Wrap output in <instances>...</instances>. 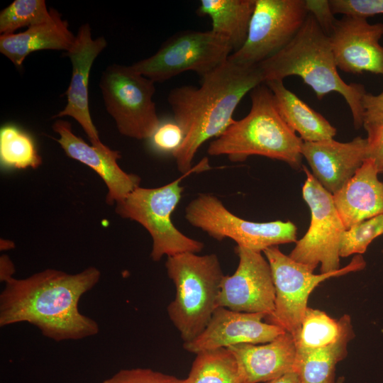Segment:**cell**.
Masks as SVG:
<instances>
[{"instance_id": "cell-6", "label": "cell", "mask_w": 383, "mask_h": 383, "mask_svg": "<svg viewBox=\"0 0 383 383\" xmlns=\"http://www.w3.org/2000/svg\"><path fill=\"white\" fill-rule=\"evenodd\" d=\"M209 168L205 158L170 183L157 188L138 187L116 204L115 211L118 216L140 223L150 235L152 240L150 257L153 261H160L165 255L199 253L204 249L202 242L187 236L175 227L171 215L182 198V179L192 173Z\"/></svg>"}, {"instance_id": "cell-22", "label": "cell", "mask_w": 383, "mask_h": 383, "mask_svg": "<svg viewBox=\"0 0 383 383\" xmlns=\"http://www.w3.org/2000/svg\"><path fill=\"white\" fill-rule=\"evenodd\" d=\"M272 93L277 109L289 128L304 142L333 139L336 129L318 112L284 86L282 80L265 82Z\"/></svg>"}, {"instance_id": "cell-26", "label": "cell", "mask_w": 383, "mask_h": 383, "mask_svg": "<svg viewBox=\"0 0 383 383\" xmlns=\"http://www.w3.org/2000/svg\"><path fill=\"white\" fill-rule=\"evenodd\" d=\"M196 355L187 383H241L238 362L228 348L204 350Z\"/></svg>"}, {"instance_id": "cell-19", "label": "cell", "mask_w": 383, "mask_h": 383, "mask_svg": "<svg viewBox=\"0 0 383 383\" xmlns=\"http://www.w3.org/2000/svg\"><path fill=\"white\" fill-rule=\"evenodd\" d=\"M227 348L238 362L241 383L267 382L294 370L296 348L293 335L287 331L265 343Z\"/></svg>"}, {"instance_id": "cell-24", "label": "cell", "mask_w": 383, "mask_h": 383, "mask_svg": "<svg viewBox=\"0 0 383 383\" xmlns=\"http://www.w3.org/2000/svg\"><path fill=\"white\" fill-rule=\"evenodd\" d=\"M355 337L352 323L341 337L328 346L296 350L294 370L301 383H335L336 365L346 357L348 344Z\"/></svg>"}, {"instance_id": "cell-17", "label": "cell", "mask_w": 383, "mask_h": 383, "mask_svg": "<svg viewBox=\"0 0 383 383\" xmlns=\"http://www.w3.org/2000/svg\"><path fill=\"white\" fill-rule=\"evenodd\" d=\"M52 130L58 134L56 140L67 156L90 167L104 181L108 189L107 204L113 205L121 201L140 187V178L124 172L118 165V160L121 157L119 152L111 149L104 151L87 144L73 133L67 121L57 120Z\"/></svg>"}, {"instance_id": "cell-39", "label": "cell", "mask_w": 383, "mask_h": 383, "mask_svg": "<svg viewBox=\"0 0 383 383\" xmlns=\"http://www.w3.org/2000/svg\"><path fill=\"white\" fill-rule=\"evenodd\" d=\"M335 383H345V379L343 377H339L337 380H335Z\"/></svg>"}, {"instance_id": "cell-20", "label": "cell", "mask_w": 383, "mask_h": 383, "mask_svg": "<svg viewBox=\"0 0 383 383\" xmlns=\"http://www.w3.org/2000/svg\"><path fill=\"white\" fill-rule=\"evenodd\" d=\"M374 160L367 158L333 199L345 229L383 214V182Z\"/></svg>"}, {"instance_id": "cell-1", "label": "cell", "mask_w": 383, "mask_h": 383, "mask_svg": "<svg viewBox=\"0 0 383 383\" xmlns=\"http://www.w3.org/2000/svg\"><path fill=\"white\" fill-rule=\"evenodd\" d=\"M100 278L101 272L92 266L76 274L47 269L26 278L13 277L0 294V326L28 323L57 342L94 336L98 323L78 306Z\"/></svg>"}, {"instance_id": "cell-3", "label": "cell", "mask_w": 383, "mask_h": 383, "mask_svg": "<svg viewBox=\"0 0 383 383\" xmlns=\"http://www.w3.org/2000/svg\"><path fill=\"white\" fill-rule=\"evenodd\" d=\"M264 83L298 76L315 92L318 99L335 91L350 109L355 129L363 126L364 85L346 83L339 75L329 38L313 16L309 14L294 38L281 51L257 65Z\"/></svg>"}, {"instance_id": "cell-14", "label": "cell", "mask_w": 383, "mask_h": 383, "mask_svg": "<svg viewBox=\"0 0 383 383\" xmlns=\"http://www.w3.org/2000/svg\"><path fill=\"white\" fill-rule=\"evenodd\" d=\"M383 23L345 15L336 19L329 37L337 68L351 74L370 72L383 75Z\"/></svg>"}, {"instance_id": "cell-25", "label": "cell", "mask_w": 383, "mask_h": 383, "mask_svg": "<svg viewBox=\"0 0 383 383\" xmlns=\"http://www.w3.org/2000/svg\"><path fill=\"white\" fill-rule=\"evenodd\" d=\"M352 323L349 315L334 319L326 312L307 307L301 326L294 336L296 350H311L336 342Z\"/></svg>"}, {"instance_id": "cell-35", "label": "cell", "mask_w": 383, "mask_h": 383, "mask_svg": "<svg viewBox=\"0 0 383 383\" xmlns=\"http://www.w3.org/2000/svg\"><path fill=\"white\" fill-rule=\"evenodd\" d=\"M365 121L383 118V91L377 95L366 93L362 99Z\"/></svg>"}, {"instance_id": "cell-38", "label": "cell", "mask_w": 383, "mask_h": 383, "mask_svg": "<svg viewBox=\"0 0 383 383\" xmlns=\"http://www.w3.org/2000/svg\"><path fill=\"white\" fill-rule=\"evenodd\" d=\"M14 248V243L9 240L1 239L0 249L1 250H8Z\"/></svg>"}, {"instance_id": "cell-30", "label": "cell", "mask_w": 383, "mask_h": 383, "mask_svg": "<svg viewBox=\"0 0 383 383\" xmlns=\"http://www.w3.org/2000/svg\"><path fill=\"white\" fill-rule=\"evenodd\" d=\"M184 140L183 129L172 117L160 119L157 127L147 140L150 149L155 153L174 157Z\"/></svg>"}, {"instance_id": "cell-11", "label": "cell", "mask_w": 383, "mask_h": 383, "mask_svg": "<svg viewBox=\"0 0 383 383\" xmlns=\"http://www.w3.org/2000/svg\"><path fill=\"white\" fill-rule=\"evenodd\" d=\"M306 179L303 199L311 211V222L306 234L296 242L289 256L314 270L320 264L321 273L340 269L339 247L346 230L333 199L312 173L303 166Z\"/></svg>"}, {"instance_id": "cell-21", "label": "cell", "mask_w": 383, "mask_h": 383, "mask_svg": "<svg viewBox=\"0 0 383 383\" xmlns=\"http://www.w3.org/2000/svg\"><path fill=\"white\" fill-rule=\"evenodd\" d=\"M51 18L42 23L28 27L24 32L0 35V52L16 67L35 51L57 50L68 51L75 35L69 30L67 21L55 9H50Z\"/></svg>"}, {"instance_id": "cell-28", "label": "cell", "mask_w": 383, "mask_h": 383, "mask_svg": "<svg viewBox=\"0 0 383 383\" xmlns=\"http://www.w3.org/2000/svg\"><path fill=\"white\" fill-rule=\"evenodd\" d=\"M51 16V9L44 0H15L0 13V33H14L18 28L44 23Z\"/></svg>"}, {"instance_id": "cell-18", "label": "cell", "mask_w": 383, "mask_h": 383, "mask_svg": "<svg viewBox=\"0 0 383 383\" xmlns=\"http://www.w3.org/2000/svg\"><path fill=\"white\" fill-rule=\"evenodd\" d=\"M301 155L316 179L331 194L338 192L368 158L366 138L348 143L333 139L304 142Z\"/></svg>"}, {"instance_id": "cell-12", "label": "cell", "mask_w": 383, "mask_h": 383, "mask_svg": "<svg viewBox=\"0 0 383 383\" xmlns=\"http://www.w3.org/2000/svg\"><path fill=\"white\" fill-rule=\"evenodd\" d=\"M308 16L305 0H256L247 39L228 59L239 65H257L285 48Z\"/></svg>"}, {"instance_id": "cell-37", "label": "cell", "mask_w": 383, "mask_h": 383, "mask_svg": "<svg viewBox=\"0 0 383 383\" xmlns=\"http://www.w3.org/2000/svg\"><path fill=\"white\" fill-rule=\"evenodd\" d=\"M266 383H301L299 373L292 370Z\"/></svg>"}, {"instance_id": "cell-29", "label": "cell", "mask_w": 383, "mask_h": 383, "mask_svg": "<svg viewBox=\"0 0 383 383\" xmlns=\"http://www.w3.org/2000/svg\"><path fill=\"white\" fill-rule=\"evenodd\" d=\"M383 235V214L360 222L345 230L341 237L339 255L348 257L365 252L369 245Z\"/></svg>"}, {"instance_id": "cell-9", "label": "cell", "mask_w": 383, "mask_h": 383, "mask_svg": "<svg viewBox=\"0 0 383 383\" xmlns=\"http://www.w3.org/2000/svg\"><path fill=\"white\" fill-rule=\"evenodd\" d=\"M233 52L229 42L211 30L178 32L165 41L150 57L131 67L155 82H163L187 71L203 77Z\"/></svg>"}, {"instance_id": "cell-16", "label": "cell", "mask_w": 383, "mask_h": 383, "mask_svg": "<svg viewBox=\"0 0 383 383\" xmlns=\"http://www.w3.org/2000/svg\"><path fill=\"white\" fill-rule=\"evenodd\" d=\"M265 318L262 313L238 312L217 307L204 330L194 340L184 343L183 348L196 354L242 343H265L286 332L279 326L263 322Z\"/></svg>"}, {"instance_id": "cell-4", "label": "cell", "mask_w": 383, "mask_h": 383, "mask_svg": "<svg viewBox=\"0 0 383 383\" xmlns=\"http://www.w3.org/2000/svg\"><path fill=\"white\" fill-rule=\"evenodd\" d=\"M251 108L243 118L234 122L209 144L207 153L226 155L234 162L251 155L283 161L292 167L301 164L304 141L280 116L274 97L262 83L250 92Z\"/></svg>"}, {"instance_id": "cell-8", "label": "cell", "mask_w": 383, "mask_h": 383, "mask_svg": "<svg viewBox=\"0 0 383 383\" xmlns=\"http://www.w3.org/2000/svg\"><path fill=\"white\" fill-rule=\"evenodd\" d=\"M190 225L221 241L230 238L243 247L262 252L280 244L296 243L297 228L292 222L274 221L254 222L231 212L216 196L199 194L185 209Z\"/></svg>"}, {"instance_id": "cell-33", "label": "cell", "mask_w": 383, "mask_h": 383, "mask_svg": "<svg viewBox=\"0 0 383 383\" xmlns=\"http://www.w3.org/2000/svg\"><path fill=\"white\" fill-rule=\"evenodd\" d=\"M362 126L367 133L368 158L372 159L379 173H383V118L365 121Z\"/></svg>"}, {"instance_id": "cell-36", "label": "cell", "mask_w": 383, "mask_h": 383, "mask_svg": "<svg viewBox=\"0 0 383 383\" xmlns=\"http://www.w3.org/2000/svg\"><path fill=\"white\" fill-rule=\"evenodd\" d=\"M15 266L9 256L3 255L0 257V280L4 283L13 278Z\"/></svg>"}, {"instance_id": "cell-5", "label": "cell", "mask_w": 383, "mask_h": 383, "mask_svg": "<svg viewBox=\"0 0 383 383\" xmlns=\"http://www.w3.org/2000/svg\"><path fill=\"white\" fill-rule=\"evenodd\" d=\"M165 268L176 294L167 312L180 337L187 343L196 338L217 308L224 274L216 254L185 252L167 257Z\"/></svg>"}, {"instance_id": "cell-13", "label": "cell", "mask_w": 383, "mask_h": 383, "mask_svg": "<svg viewBox=\"0 0 383 383\" xmlns=\"http://www.w3.org/2000/svg\"><path fill=\"white\" fill-rule=\"evenodd\" d=\"M239 262L235 272L224 275L217 307L246 313H262L266 318L274 310L275 289L270 264L260 252L236 246Z\"/></svg>"}, {"instance_id": "cell-32", "label": "cell", "mask_w": 383, "mask_h": 383, "mask_svg": "<svg viewBox=\"0 0 383 383\" xmlns=\"http://www.w3.org/2000/svg\"><path fill=\"white\" fill-rule=\"evenodd\" d=\"M334 14L367 18L383 14V0H329Z\"/></svg>"}, {"instance_id": "cell-10", "label": "cell", "mask_w": 383, "mask_h": 383, "mask_svg": "<svg viewBox=\"0 0 383 383\" xmlns=\"http://www.w3.org/2000/svg\"><path fill=\"white\" fill-rule=\"evenodd\" d=\"M262 252L270 264L275 289L274 310L265 318L293 337L301 326L309 295L321 282L361 270L366 265L363 257L357 255L338 270L315 274L306 265L283 253L278 246L267 248Z\"/></svg>"}, {"instance_id": "cell-2", "label": "cell", "mask_w": 383, "mask_h": 383, "mask_svg": "<svg viewBox=\"0 0 383 383\" xmlns=\"http://www.w3.org/2000/svg\"><path fill=\"white\" fill-rule=\"evenodd\" d=\"M201 79L199 87H176L167 97L173 118L184 133V142L174 156L182 174L193 168L199 148L234 122L233 113L243 98L264 83L257 65H239L229 59Z\"/></svg>"}, {"instance_id": "cell-31", "label": "cell", "mask_w": 383, "mask_h": 383, "mask_svg": "<svg viewBox=\"0 0 383 383\" xmlns=\"http://www.w3.org/2000/svg\"><path fill=\"white\" fill-rule=\"evenodd\" d=\"M101 383H187L186 379L154 371L149 368L123 369Z\"/></svg>"}, {"instance_id": "cell-27", "label": "cell", "mask_w": 383, "mask_h": 383, "mask_svg": "<svg viewBox=\"0 0 383 383\" xmlns=\"http://www.w3.org/2000/svg\"><path fill=\"white\" fill-rule=\"evenodd\" d=\"M0 160L8 169H33L42 163L33 139L26 133L13 125L0 130Z\"/></svg>"}, {"instance_id": "cell-23", "label": "cell", "mask_w": 383, "mask_h": 383, "mask_svg": "<svg viewBox=\"0 0 383 383\" xmlns=\"http://www.w3.org/2000/svg\"><path fill=\"white\" fill-rule=\"evenodd\" d=\"M256 0H201L198 15L209 16L211 30L227 40L233 52L244 45Z\"/></svg>"}, {"instance_id": "cell-15", "label": "cell", "mask_w": 383, "mask_h": 383, "mask_svg": "<svg viewBox=\"0 0 383 383\" xmlns=\"http://www.w3.org/2000/svg\"><path fill=\"white\" fill-rule=\"evenodd\" d=\"M89 23L82 25L75 40L66 55L72 63V77L65 92L67 104L53 118L70 116L81 126L94 147L101 150H110L100 140L99 133L91 120L89 106V78L92 65L97 56L106 48L104 37H91Z\"/></svg>"}, {"instance_id": "cell-34", "label": "cell", "mask_w": 383, "mask_h": 383, "mask_svg": "<svg viewBox=\"0 0 383 383\" xmlns=\"http://www.w3.org/2000/svg\"><path fill=\"white\" fill-rule=\"evenodd\" d=\"M309 14L313 16L316 21L329 38L334 29L336 19L328 0H305Z\"/></svg>"}, {"instance_id": "cell-7", "label": "cell", "mask_w": 383, "mask_h": 383, "mask_svg": "<svg viewBox=\"0 0 383 383\" xmlns=\"http://www.w3.org/2000/svg\"><path fill=\"white\" fill-rule=\"evenodd\" d=\"M107 112L119 133L137 140H148L160 118L152 100L155 82L133 69L131 65H111L100 81Z\"/></svg>"}]
</instances>
